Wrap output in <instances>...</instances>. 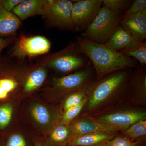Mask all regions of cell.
Here are the masks:
<instances>
[{"mask_svg":"<svg viewBox=\"0 0 146 146\" xmlns=\"http://www.w3.org/2000/svg\"><path fill=\"white\" fill-rule=\"evenodd\" d=\"M81 51L89 58L96 73L97 80L110 73L138 67V61L117 52L106 44H98L81 36L76 40Z\"/></svg>","mask_w":146,"mask_h":146,"instance_id":"cell-1","label":"cell"},{"mask_svg":"<svg viewBox=\"0 0 146 146\" xmlns=\"http://www.w3.org/2000/svg\"><path fill=\"white\" fill-rule=\"evenodd\" d=\"M133 72L132 69L121 70L96 80L86 90L87 110L96 109L115 97L128 95Z\"/></svg>","mask_w":146,"mask_h":146,"instance_id":"cell-2","label":"cell"},{"mask_svg":"<svg viewBox=\"0 0 146 146\" xmlns=\"http://www.w3.org/2000/svg\"><path fill=\"white\" fill-rule=\"evenodd\" d=\"M40 64L66 75L92 65L76 41L70 42L65 48L50 55Z\"/></svg>","mask_w":146,"mask_h":146,"instance_id":"cell-3","label":"cell"},{"mask_svg":"<svg viewBox=\"0 0 146 146\" xmlns=\"http://www.w3.org/2000/svg\"><path fill=\"white\" fill-rule=\"evenodd\" d=\"M123 14L102 6L94 21L81 36L91 42L105 44L115 31Z\"/></svg>","mask_w":146,"mask_h":146,"instance_id":"cell-4","label":"cell"},{"mask_svg":"<svg viewBox=\"0 0 146 146\" xmlns=\"http://www.w3.org/2000/svg\"><path fill=\"white\" fill-rule=\"evenodd\" d=\"M73 5L69 0H46L42 16L50 27L74 31L71 16Z\"/></svg>","mask_w":146,"mask_h":146,"instance_id":"cell-5","label":"cell"},{"mask_svg":"<svg viewBox=\"0 0 146 146\" xmlns=\"http://www.w3.org/2000/svg\"><path fill=\"white\" fill-rule=\"evenodd\" d=\"M102 125L114 133L124 131L134 123L146 120V112L138 109H123L104 113L94 118Z\"/></svg>","mask_w":146,"mask_h":146,"instance_id":"cell-6","label":"cell"},{"mask_svg":"<svg viewBox=\"0 0 146 146\" xmlns=\"http://www.w3.org/2000/svg\"><path fill=\"white\" fill-rule=\"evenodd\" d=\"M97 80L92 65L86 69L76 71L53 80L54 88L60 91L86 90Z\"/></svg>","mask_w":146,"mask_h":146,"instance_id":"cell-7","label":"cell"},{"mask_svg":"<svg viewBox=\"0 0 146 146\" xmlns=\"http://www.w3.org/2000/svg\"><path fill=\"white\" fill-rule=\"evenodd\" d=\"M103 0H80L73 2L72 20L74 30L83 32L98 13Z\"/></svg>","mask_w":146,"mask_h":146,"instance_id":"cell-8","label":"cell"},{"mask_svg":"<svg viewBox=\"0 0 146 146\" xmlns=\"http://www.w3.org/2000/svg\"><path fill=\"white\" fill-rule=\"evenodd\" d=\"M51 45L49 40L45 36L22 35L13 47L12 55L19 59L40 55L48 52Z\"/></svg>","mask_w":146,"mask_h":146,"instance_id":"cell-9","label":"cell"},{"mask_svg":"<svg viewBox=\"0 0 146 146\" xmlns=\"http://www.w3.org/2000/svg\"><path fill=\"white\" fill-rule=\"evenodd\" d=\"M142 42H139L119 24L106 44L122 53L136 48Z\"/></svg>","mask_w":146,"mask_h":146,"instance_id":"cell-10","label":"cell"},{"mask_svg":"<svg viewBox=\"0 0 146 146\" xmlns=\"http://www.w3.org/2000/svg\"><path fill=\"white\" fill-rule=\"evenodd\" d=\"M137 104L144 105L146 101V68L138 65L131 76L128 95Z\"/></svg>","mask_w":146,"mask_h":146,"instance_id":"cell-11","label":"cell"},{"mask_svg":"<svg viewBox=\"0 0 146 146\" xmlns=\"http://www.w3.org/2000/svg\"><path fill=\"white\" fill-rule=\"evenodd\" d=\"M120 25L140 42L146 39V8L120 22Z\"/></svg>","mask_w":146,"mask_h":146,"instance_id":"cell-12","label":"cell"},{"mask_svg":"<svg viewBox=\"0 0 146 146\" xmlns=\"http://www.w3.org/2000/svg\"><path fill=\"white\" fill-rule=\"evenodd\" d=\"M116 133L99 131L76 136L71 142L73 146H105L108 141L116 136Z\"/></svg>","mask_w":146,"mask_h":146,"instance_id":"cell-13","label":"cell"},{"mask_svg":"<svg viewBox=\"0 0 146 146\" xmlns=\"http://www.w3.org/2000/svg\"><path fill=\"white\" fill-rule=\"evenodd\" d=\"M39 64V65L29 71L25 77L23 82L24 93L32 92L42 86L44 82L48 75L46 67Z\"/></svg>","mask_w":146,"mask_h":146,"instance_id":"cell-14","label":"cell"},{"mask_svg":"<svg viewBox=\"0 0 146 146\" xmlns=\"http://www.w3.org/2000/svg\"><path fill=\"white\" fill-rule=\"evenodd\" d=\"M46 0H24L15 7L12 13L20 20L30 17L42 15Z\"/></svg>","mask_w":146,"mask_h":146,"instance_id":"cell-15","label":"cell"},{"mask_svg":"<svg viewBox=\"0 0 146 146\" xmlns=\"http://www.w3.org/2000/svg\"><path fill=\"white\" fill-rule=\"evenodd\" d=\"M70 127L72 132L76 136L99 131L114 133L97 122L94 118L88 117H84L76 121Z\"/></svg>","mask_w":146,"mask_h":146,"instance_id":"cell-16","label":"cell"},{"mask_svg":"<svg viewBox=\"0 0 146 146\" xmlns=\"http://www.w3.org/2000/svg\"><path fill=\"white\" fill-rule=\"evenodd\" d=\"M21 25V21L12 12L6 10L0 4V36L14 35Z\"/></svg>","mask_w":146,"mask_h":146,"instance_id":"cell-17","label":"cell"},{"mask_svg":"<svg viewBox=\"0 0 146 146\" xmlns=\"http://www.w3.org/2000/svg\"><path fill=\"white\" fill-rule=\"evenodd\" d=\"M31 112L35 121L40 125H48L50 123L51 116L44 106L39 104H35L32 107Z\"/></svg>","mask_w":146,"mask_h":146,"instance_id":"cell-18","label":"cell"},{"mask_svg":"<svg viewBox=\"0 0 146 146\" xmlns=\"http://www.w3.org/2000/svg\"><path fill=\"white\" fill-rule=\"evenodd\" d=\"M72 132L71 127L66 125H60L54 129L50 134V138L54 143H62L68 140Z\"/></svg>","mask_w":146,"mask_h":146,"instance_id":"cell-19","label":"cell"},{"mask_svg":"<svg viewBox=\"0 0 146 146\" xmlns=\"http://www.w3.org/2000/svg\"><path fill=\"white\" fill-rule=\"evenodd\" d=\"M122 132L126 137L132 141L136 138L145 136L146 120H141L136 122Z\"/></svg>","mask_w":146,"mask_h":146,"instance_id":"cell-20","label":"cell"},{"mask_svg":"<svg viewBox=\"0 0 146 146\" xmlns=\"http://www.w3.org/2000/svg\"><path fill=\"white\" fill-rule=\"evenodd\" d=\"M121 54L137 60L140 66L146 67V41L142 42L141 44L136 48Z\"/></svg>","mask_w":146,"mask_h":146,"instance_id":"cell-21","label":"cell"},{"mask_svg":"<svg viewBox=\"0 0 146 146\" xmlns=\"http://www.w3.org/2000/svg\"><path fill=\"white\" fill-rule=\"evenodd\" d=\"M88 97L86 90H80L72 91V93L67 97L63 104L64 111L78 105L84 99Z\"/></svg>","mask_w":146,"mask_h":146,"instance_id":"cell-22","label":"cell"},{"mask_svg":"<svg viewBox=\"0 0 146 146\" xmlns=\"http://www.w3.org/2000/svg\"><path fill=\"white\" fill-rule=\"evenodd\" d=\"M133 2L131 0H103L102 6L123 14Z\"/></svg>","mask_w":146,"mask_h":146,"instance_id":"cell-23","label":"cell"},{"mask_svg":"<svg viewBox=\"0 0 146 146\" xmlns=\"http://www.w3.org/2000/svg\"><path fill=\"white\" fill-rule=\"evenodd\" d=\"M87 100L88 97L84 99L80 104L71 108L65 111L61 119V124H68L77 117L86 104Z\"/></svg>","mask_w":146,"mask_h":146,"instance_id":"cell-24","label":"cell"},{"mask_svg":"<svg viewBox=\"0 0 146 146\" xmlns=\"http://www.w3.org/2000/svg\"><path fill=\"white\" fill-rule=\"evenodd\" d=\"M13 113V106L6 103L0 106V129H4L9 124Z\"/></svg>","mask_w":146,"mask_h":146,"instance_id":"cell-25","label":"cell"},{"mask_svg":"<svg viewBox=\"0 0 146 146\" xmlns=\"http://www.w3.org/2000/svg\"><path fill=\"white\" fill-rule=\"evenodd\" d=\"M145 8H146V0H135L133 1L129 8L123 14L121 21L125 20L130 16Z\"/></svg>","mask_w":146,"mask_h":146,"instance_id":"cell-26","label":"cell"},{"mask_svg":"<svg viewBox=\"0 0 146 146\" xmlns=\"http://www.w3.org/2000/svg\"><path fill=\"white\" fill-rule=\"evenodd\" d=\"M18 85L19 82L17 80L11 76L0 78V87L9 94L16 90Z\"/></svg>","mask_w":146,"mask_h":146,"instance_id":"cell-27","label":"cell"},{"mask_svg":"<svg viewBox=\"0 0 146 146\" xmlns=\"http://www.w3.org/2000/svg\"><path fill=\"white\" fill-rule=\"evenodd\" d=\"M138 142H134L125 136H115L108 141L105 146H137Z\"/></svg>","mask_w":146,"mask_h":146,"instance_id":"cell-28","label":"cell"},{"mask_svg":"<svg viewBox=\"0 0 146 146\" xmlns=\"http://www.w3.org/2000/svg\"><path fill=\"white\" fill-rule=\"evenodd\" d=\"M6 146H26V143L22 135L16 133L9 137Z\"/></svg>","mask_w":146,"mask_h":146,"instance_id":"cell-29","label":"cell"},{"mask_svg":"<svg viewBox=\"0 0 146 146\" xmlns=\"http://www.w3.org/2000/svg\"><path fill=\"white\" fill-rule=\"evenodd\" d=\"M24 0H1L0 4L7 11L12 12L13 9Z\"/></svg>","mask_w":146,"mask_h":146,"instance_id":"cell-30","label":"cell"},{"mask_svg":"<svg viewBox=\"0 0 146 146\" xmlns=\"http://www.w3.org/2000/svg\"><path fill=\"white\" fill-rule=\"evenodd\" d=\"M14 40V38H9L4 39L0 37V52L7 46L10 44Z\"/></svg>","mask_w":146,"mask_h":146,"instance_id":"cell-31","label":"cell"},{"mask_svg":"<svg viewBox=\"0 0 146 146\" xmlns=\"http://www.w3.org/2000/svg\"><path fill=\"white\" fill-rule=\"evenodd\" d=\"M9 94L0 87V100H4L8 97Z\"/></svg>","mask_w":146,"mask_h":146,"instance_id":"cell-32","label":"cell"},{"mask_svg":"<svg viewBox=\"0 0 146 146\" xmlns=\"http://www.w3.org/2000/svg\"><path fill=\"white\" fill-rule=\"evenodd\" d=\"M35 146H43L42 145V144L40 143H38V142H36L35 143Z\"/></svg>","mask_w":146,"mask_h":146,"instance_id":"cell-33","label":"cell"}]
</instances>
